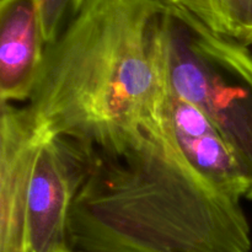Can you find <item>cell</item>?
Masks as SVG:
<instances>
[{
	"label": "cell",
	"instance_id": "cell-1",
	"mask_svg": "<svg viewBox=\"0 0 252 252\" xmlns=\"http://www.w3.org/2000/svg\"><path fill=\"white\" fill-rule=\"evenodd\" d=\"M56 140L73 177L71 250L251 251V229L240 201L192 167L166 117L100 144Z\"/></svg>",
	"mask_w": 252,
	"mask_h": 252
},
{
	"label": "cell",
	"instance_id": "cell-2",
	"mask_svg": "<svg viewBox=\"0 0 252 252\" xmlns=\"http://www.w3.org/2000/svg\"><path fill=\"white\" fill-rule=\"evenodd\" d=\"M166 2H85L46 47L26 105L41 134L100 144L165 117Z\"/></svg>",
	"mask_w": 252,
	"mask_h": 252
},
{
	"label": "cell",
	"instance_id": "cell-3",
	"mask_svg": "<svg viewBox=\"0 0 252 252\" xmlns=\"http://www.w3.org/2000/svg\"><path fill=\"white\" fill-rule=\"evenodd\" d=\"M167 89L209 118L233 153L252 201V52L167 1L164 11Z\"/></svg>",
	"mask_w": 252,
	"mask_h": 252
},
{
	"label": "cell",
	"instance_id": "cell-4",
	"mask_svg": "<svg viewBox=\"0 0 252 252\" xmlns=\"http://www.w3.org/2000/svg\"><path fill=\"white\" fill-rule=\"evenodd\" d=\"M0 110V252H29V189L41 135L27 106L1 102Z\"/></svg>",
	"mask_w": 252,
	"mask_h": 252
},
{
	"label": "cell",
	"instance_id": "cell-5",
	"mask_svg": "<svg viewBox=\"0 0 252 252\" xmlns=\"http://www.w3.org/2000/svg\"><path fill=\"white\" fill-rule=\"evenodd\" d=\"M39 135L29 189L27 248L29 252H58L69 248L73 177L61 145L53 138Z\"/></svg>",
	"mask_w": 252,
	"mask_h": 252
},
{
	"label": "cell",
	"instance_id": "cell-6",
	"mask_svg": "<svg viewBox=\"0 0 252 252\" xmlns=\"http://www.w3.org/2000/svg\"><path fill=\"white\" fill-rule=\"evenodd\" d=\"M165 117L187 161L204 180L230 198H246L248 186L228 144L193 103L167 89Z\"/></svg>",
	"mask_w": 252,
	"mask_h": 252
},
{
	"label": "cell",
	"instance_id": "cell-7",
	"mask_svg": "<svg viewBox=\"0 0 252 252\" xmlns=\"http://www.w3.org/2000/svg\"><path fill=\"white\" fill-rule=\"evenodd\" d=\"M46 41L38 0L0 1V98L19 103L32 95Z\"/></svg>",
	"mask_w": 252,
	"mask_h": 252
},
{
	"label": "cell",
	"instance_id": "cell-8",
	"mask_svg": "<svg viewBox=\"0 0 252 252\" xmlns=\"http://www.w3.org/2000/svg\"><path fill=\"white\" fill-rule=\"evenodd\" d=\"M196 16L209 30L252 46V0H167Z\"/></svg>",
	"mask_w": 252,
	"mask_h": 252
},
{
	"label": "cell",
	"instance_id": "cell-9",
	"mask_svg": "<svg viewBox=\"0 0 252 252\" xmlns=\"http://www.w3.org/2000/svg\"><path fill=\"white\" fill-rule=\"evenodd\" d=\"M88 0H38L47 46L53 43Z\"/></svg>",
	"mask_w": 252,
	"mask_h": 252
},
{
	"label": "cell",
	"instance_id": "cell-10",
	"mask_svg": "<svg viewBox=\"0 0 252 252\" xmlns=\"http://www.w3.org/2000/svg\"><path fill=\"white\" fill-rule=\"evenodd\" d=\"M58 252H84V251H76V250H71V249H63V250L58 251Z\"/></svg>",
	"mask_w": 252,
	"mask_h": 252
}]
</instances>
